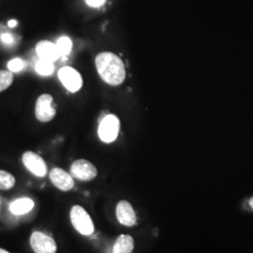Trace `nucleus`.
I'll return each mask as SVG.
<instances>
[{
    "label": "nucleus",
    "mask_w": 253,
    "mask_h": 253,
    "mask_svg": "<svg viewBox=\"0 0 253 253\" xmlns=\"http://www.w3.org/2000/svg\"><path fill=\"white\" fill-rule=\"evenodd\" d=\"M95 62L100 78L110 85L117 86L125 80V66L117 54L110 52L100 53L96 56Z\"/></svg>",
    "instance_id": "f257e3e1"
},
{
    "label": "nucleus",
    "mask_w": 253,
    "mask_h": 253,
    "mask_svg": "<svg viewBox=\"0 0 253 253\" xmlns=\"http://www.w3.org/2000/svg\"><path fill=\"white\" fill-rule=\"evenodd\" d=\"M15 177L7 171L0 170V190H7L15 185Z\"/></svg>",
    "instance_id": "4468645a"
},
{
    "label": "nucleus",
    "mask_w": 253,
    "mask_h": 253,
    "mask_svg": "<svg viewBox=\"0 0 253 253\" xmlns=\"http://www.w3.org/2000/svg\"><path fill=\"white\" fill-rule=\"evenodd\" d=\"M34 208V202L29 198H21L9 205V210L13 215L21 216L30 212Z\"/></svg>",
    "instance_id": "ddd939ff"
},
{
    "label": "nucleus",
    "mask_w": 253,
    "mask_h": 253,
    "mask_svg": "<svg viewBox=\"0 0 253 253\" xmlns=\"http://www.w3.org/2000/svg\"><path fill=\"white\" fill-rule=\"evenodd\" d=\"M30 245L35 253H55L57 251L54 238L42 232H34L31 235Z\"/></svg>",
    "instance_id": "39448f33"
},
{
    "label": "nucleus",
    "mask_w": 253,
    "mask_h": 253,
    "mask_svg": "<svg viewBox=\"0 0 253 253\" xmlns=\"http://www.w3.org/2000/svg\"><path fill=\"white\" fill-rule=\"evenodd\" d=\"M117 217L119 223L126 227L134 226L137 221L135 211L132 206L125 200L120 201L117 206Z\"/></svg>",
    "instance_id": "1a4fd4ad"
},
{
    "label": "nucleus",
    "mask_w": 253,
    "mask_h": 253,
    "mask_svg": "<svg viewBox=\"0 0 253 253\" xmlns=\"http://www.w3.org/2000/svg\"><path fill=\"white\" fill-rule=\"evenodd\" d=\"M56 46L58 48L60 55H68L72 51L73 42L69 37H61L57 40Z\"/></svg>",
    "instance_id": "dca6fc26"
},
{
    "label": "nucleus",
    "mask_w": 253,
    "mask_h": 253,
    "mask_svg": "<svg viewBox=\"0 0 253 253\" xmlns=\"http://www.w3.org/2000/svg\"><path fill=\"white\" fill-rule=\"evenodd\" d=\"M70 217L74 229L83 235H90L94 233V223L89 214L80 206H74L71 209Z\"/></svg>",
    "instance_id": "f03ea898"
},
{
    "label": "nucleus",
    "mask_w": 253,
    "mask_h": 253,
    "mask_svg": "<svg viewBox=\"0 0 253 253\" xmlns=\"http://www.w3.org/2000/svg\"><path fill=\"white\" fill-rule=\"evenodd\" d=\"M249 205H250V207L253 209V197L249 200Z\"/></svg>",
    "instance_id": "4be33fe9"
},
{
    "label": "nucleus",
    "mask_w": 253,
    "mask_h": 253,
    "mask_svg": "<svg viewBox=\"0 0 253 253\" xmlns=\"http://www.w3.org/2000/svg\"><path fill=\"white\" fill-rule=\"evenodd\" d=\"M22 162L27 170L38 177H44L47 174V165L44 160L35 152H25L22 156Z\"/></svg>",
    "instance_id": "0eeeda50"
},
{
    "label": "nucleus",
    "mask_w": 253,
    "mask_h": 253,
    "mask_svg": "<svg viewBox=\"0 0 253 253\" xmlns=\"http://www.w3.org/2000/svg\"><path fill=\"white\" fill-rule=\"evenodd\" d=\"M54 98L50 94L41 95L36 101L35 116L41 122H50L54 119L56 114L55 108L53 106Z\"/></svg>",
    "instance_id": "20e7f679"
},
{
    "label": "nucleus",
    "mask_w": 253,
    "mask_h": 253,
    "mask_svg": "<svg viewBox=\"0 0 253 253\" xmlns=\"http://www.w3.org/2000/svg\"><path fill=\"white\" fill-rule=\"evenodd\" d=\"M134 249V240L128 235L118 236L113 247V253H131Z\"/></svg>",
    "instance_id": "f8f14e48"
},
{
    "label": "nucleus",
    "mask_w": 253,
    "mask_h": 253,
    "mask_svg": "<svg viewBox=\"0 0 253 253\" xmlns=\"http://www.w3.org/2000/svg\"><path fill=\"white\" fill-rule=\"evenodd\" d=\"M0 253H9V252H7V251H5V250H3V249H0Z\"/></svg>",
    "instance_id": "5701e85b"
},
{
    "label": "nucleus",
    "mask_w": 253,
    "mask_h": 253,
    "mask_svg": "<svg viewBox=\"0 0 253 253\" xmlns=\"http://www.w3.org/2000/svg\"><path fill=\"white\" fill-rule=\"evenodd\" d=\"M71 173L73 177L79 180L90 181L98 175V170L90 162L77 160L71 166Z\"/></svg>",
    "instance_id": "6e6552de"
},
{
    "label": "nucleus",
    "mask_w": 253,
    "mask_h": 253,
    "mask_svg": "<svg viewBox=\"0 0 253 253\" xmlns=\"http://www.w3.org/2000/svg\"><path fill=\"white\" fill-rule=\"evenodd\" d=\"M0 40H1L2 43H4L5 45L7 46L13 45V43L15 42L14 37L12 36L10 33H3V34H1Z\"/></svg>",
    "instance_id": "6ab92c4d"
},
{
    "label": "nucleus",
    "mask_w": 253,
    "mask_h": 253,
    "mask_svg": "<svg viewBox=\"0 0 253 253\" xmlns=\"http://www.w3.org/2000/svg\"><path fill=\"white\" fill-rule=\"evenodd\" d=\"M58 78L67 90L75 93L81 89L83 85L81 74L72 67H63L60 69Z\"/></svg>",
    "instance_id": "423d86ee"
},
{
    "label": "nucleus",
    "mask_w": 253,
    "mask_h": 253,
    "mask_svg": "<svg viewBox=\"0 0 253 253\" xmlns=\"http://www.w3.org/2000/svg\"><path fill=\"white\" fill-rule=\"evenodd\" d=\"M13 83V73L9 71H0V92L6 90Z\"/></svg>",
    "instance_id": "f3484780"
},
{
    "label": "nucleus",
    "mask_w": 253,
    "mask_h": 253,
    "mask_svg": "<svg viewBox=\"0 0 253 253\" xmlns=\"http://www.w3.org/2000/svg\"><path fill=\"white\" fill-rule=\"evenodd\" d=\"M120 129V122L115 115H108L101 120L98 129L100 140L103 143L110 144L116 141Z\"/></svg>",
    "instance_id": "7ed1b4c3"
},
{
    "label": "nucleus",
    "mask_w": 253,
    "mask_h": 253,
    "mask_svg": "<svg viewBox=\"0 0 253 253\" xmlns=\"http://www.w3.org/2000/svg\"><path fill=\"white\" fill-rule=\"evenodd\" d=\"M26 66V62L21 58H13L8 63V69L11 73H19Z\"/></svg>",
    "instance_id": "a211bd4d"
},
{
    "label": "nucleus",
    "mask_w": 253,
    "mask_h": 253,
    "mask_svg": "<svg viewBox=\"0 0 253 253\" xmlns=\"http://www.w3.org/2000/svg\"><path fill=\"white\" fill-rule=\"evenodd\" d=\"M8 26H9V27H16V26H17V21L14 20V19L9 20V22H8Z\"/></svg>",
    "instance_id": "412c9836"
},
{
    "label": "nucleus",
    "mask_w": 253,
    "mask_h": 253,
    "mask_svg": "<svg viewBox=\"0 0 253 253\" xmlns=\"http://www.w3.org/2000/svg\"><path fill=\"white\" fill-rule=\"evenodd\" d=\"M36 52L41 59L50 62H54L60 56L56 44L49 41H41L36 45Z\"/></svg>",
    "instance_id": "9b49d317"
},
{
    "label": "nucleus",
    "mask_w": 253,
    "mask_h": 253,
    "mask_svg": "<svg viewBox=\"0 0 253 253\" xmlns=\"http://www.w3.org/2000/svg\"><path fill=\"white\" fill-rule=\"evenodd\" d=\"M54 64L44 59H40L36 64L37 73L42 76H49L54 73Z\"/></svg>",
    "instance_id": "2eb2a0df"
},
{
    "label": "nucleus",
    "mask_w": 253,
    "mask_h": 253,
    "mask_svg": "<svg viewBox=\"0 0 253 253\" xmlns=\"http://www.w3.org/2000/svg\"><path fill=\"white\" fill-rule=\"evenodd\" d=\"M85 3L92 8H99L102 6L106 0H84Z\"/></svg>",
    "instance_id": "aec40b11"
},
{
    "label": "nucleus",
    "mask_w": 253,
    "mask_h": 253,
    "mask_svg": "<svg viewBox=\"0 0 253 253\" xmlns=\"http://www.w3.org/2000/svg\"><path fill=\"white\" fill-rule=\"evenodd\" d=\"M50 180L58 190L69 191L74 187L73 175L61 168H54L50 172Z\"/></svg>",
    "instance_id": "9d476101"
}]
</instances>
